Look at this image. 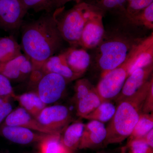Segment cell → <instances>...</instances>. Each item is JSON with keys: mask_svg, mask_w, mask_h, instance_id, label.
Instances as JSON below:
<instances>
[{"mask_svg": "<svg viewBox=\"0 0 153 153\" xmlns=\"http://www.w3.org/2000/svg\"><path fill=\"white\" fill-rule=\"evenodd\" d=\"M63 41L54 13L24 25L22 48L32 61V72L41 71L44 62L61 48Z\"/></svg>", "mask_w": 153, "mask_h": 153, "instance_id": "obj_1", "label": "cell"}, {"mask_svg": "<svg viewBox=\"0 0 153 153\" xmlns=\"http://www.w3.org/2000/svg\"><path fill=\"white\" fill-rule=\"evenodd\" d=\"M153 83L152 75L135 93L118 102L114 115L106 127L104 148L123 142L129 137L142 113L146 96Z\"/></svg>", "mask_w": 153, "mask_h": 153, "instance_id": "obj_2", "label": "cell"}, {"mask_svg": "<svg viewBox=\"0 0 153 153\" xmlns=\"http://www.w3.org/2000/svg\"><path fill=\"white\" fill-rule=\"evenodd\" d=\"M142 39L120 32L108 36L105 33L96 47L97 49L96 60L101 71V77L120 66L132 48Z\"/></svg>", "mask_w": 153, "mask_h": 153, "instance_id": "obj_3", "label": "cell"}, {"mask_svg": "<svg viewBox=\"0 0 153 153\" xmlns=\"http://www.w3.org/2000/svg\"><path fill=\"white\" fill-rule=\"evenodd\" d=\"M95 6L85 2L77 3L73 7L64 11V7L54 12L57 27L64 41L71 47L79 46L82 30L86 22L99 11Z\"/></svg>", "mask_w": 153, "mask_h": 153, "instance_id": "obj_4", "label": "cell"}, {"mask_svg": "<svg viewBox=\"0 0 153 153\" xmlns=\"http://www.w3.org/2000/svg\"><path fill=\"white\" fill-rule=\"evenodd\" d=\"M145 49L142 43L136 44L120 66L101 77L95 88L102 102L114 100L119 94L131 68Z\"/></svg>", "mask_w": 153, "mask_h": 153, "instance_id": "obj_5", "label": "cell"}, {"mask_svg": "<svg viewBox=\"0 0 153 153\" xmlns=\"http://www.w3.org/2000/svg\"><path fill=\"white\" fill-rule=\"evenodd\" d=\"M36 119L46 128L60 134L73 121L70 111L62 105L46 106Z\"/></svg>", "mask_w": 153, "mask_h": 153, "instance_id": "obj_6", "label": "cell"}, {"mask_svg": "<svg viewBox=\"0 0 153 153\" xmlns=\"http://www.w3.org/2000/svg\"><path fill=\"white\" fill-rule=\"evenodd\" d=\"M68 83L59 74L48 73L44 74L38 82L36 92L45 104H52L62 97Z\"/></svg>", "mask_w": 153, "mask_h": 153, "instance_id": "obj_7", "label": "cell"}, {"mask_svg": "<svg viewBox=\"0 0 153 153\" xmlns=\"http://www.w3.org/2000/svg\"><path fill=\"white\" fill-rule=\"evenodd\" d=\"M27 11L21 0H0V25L6 30H17Z\"/></svg>", "mask_w": 153, "mask_h": 153, "instance_id": "obj_8", "label": "cell"}, {"mask_svg": "<svg viewBox=\"0 0 153 153\" xmlns=\"http://www.w3.org/2000/svg\"><path fill=\"white\" fill-rule=\"evenodd\" d=\"M104 12L99 11L85 23L83 28L79 46L83 49H91L97 47L105 34L103 23Z\"/></svg>", "mask_w": 153, "mask_h": 153, "instance_id": "obj_9", "label": "cell"}, {"mask_svg": "<svg viewBox=\"0 0 153 153\" xmlns=\"http://www.w3.org/2000/svg\"><path fill=\"white\" fill-rule=\"evenodd\" d=\"M33 70L32 61L27 55L21 54L8 62L0 64V73L10 81L22 82L30 78Z\"/></svg>", "mask_w": 153, "mask_h": 153, "instance_id": "obj_10", "label": "cell"}, {"mask_svg": "<svg viewBox=\"0 0 153 153\" xmlns=\"http://www.w3.org/2000/svg\"><path fill=\"white\" fill-rule=\"evenodd\" d=\"M107 130L104 123L96 120H90L85 124L78 149L104 148Z\"/></svg>", "mask_w": 153, "mask_h": 153, "instance_id": "obj_11", "label": "cell"}, {"mask_svg": "<svg viewBox=\"0 0 153 153\" xmlns=\"http://www.w3.org/2000/svg\"><path fill=\"white\" fill-rule=\"evenodd\" d=\"M153 70V63L135 70L128 76L120 93L114 100L117 103L133 95L149 79Z\"/></svg>", "mask_w": 153, "mask_h": 153, "instance_id": "obj_12", "label": "cell"}, {"mask_svg": "<svg viewBox=\"0 0 153 153\" xmlns=\"http://www.w3.org/2000/svg\"><path fill=\"white\" fill-rule=\"evenodd\" d=\"M46 134L22 127L0 124V136L18 144L39 143Z\"/></svg>", "mask_w": 153, "mask_h": 153, "instance_id": "obj_13", "label": "cell"}, {"mask_svg": "<svg viewBox=\"0 0 153 153\" xmlns=\"http://www.w3.org/2000/svg\"><path fill=\"white\" fill-rule=\"evenodd\" d=\"M3 124L22 127L41 133L61 134L46 128L41 124L36 118L22 107L13 111L6 117Z\"/></svg>", "mask_w": 153, "mask_h": 153, "instance_id": "obj_14", "label": "cell"}, {"mask_svg": "<svg viewBox=\"0 0 153 153\" xmlns=\"http://www.w3.org/2000/svg\"><path fill=\"white\" fill-rule=\"evenodd\" d=\"M63 53L71 70L81 77L87 71L91 61L90 55L86 49L71 47Z\"/></svg>", "mask_w": 153, "mask_h": 153, "instance_id": "obj_15", "label": "cell"}, {"mask_svg": "<svg viewBox=\"0 0 153 153\" xmlns=\"http://www.w3.org/2000/svg\"><path fill=\"white\" fill-rule=\"evenodd\" d=\"M41 70L44 74L55 73L62 76L68 82L80 78L68 66L63 52L49 57L44 63Z\"/></svg>", "mask_w": 153, "mask_h": 153, "instance_id": "obj_16", "label": "cell"}, {"mask_svg": "<svg viewBox=\"0 0 153 153\" xmlns=\"http://www.w3.org/2000/svg\"><path fill=\"white\" fill-rule=\"evenodd\" d=\"M85 125L81 121H76L67 126L61 134V143L70 152L75 153L78 149Z\"/></svg>", "mask_w": 153, "mask_h": 153, "instance_id": "obj_17", "label": "cell"}, {"mask_svg": "<svg viewBox=\"0 0 153 153\" xmlns=\"http://www.w3.org/2000/svg\"><path fill=\"white\" fill-rule=\"evenodd\" d=\"M13 99L19 102L21 107L36 118L47 105L41 100L36 92L16 94Z\"/></svg>", "mask_w": 153, "mask_h": 153, "instance_id": "obj_18", "label": "cell"}, {"mask_svg": "<svg viewBox=\"0 0 153 153\" xmlns=\"http://www.w3.org/2000/svg\"><path fill=\"white\" fill-rule=\"evenodd\" d=\"M102 102L95 87L83 98L75 103L76 115L84 118L92 112Z\"/></svg>", "mask_w": 153, "mask_h": 153, "instance_id": "obj_19", "label": "cell"}, {"mask_svg": "<svg viewBox=\"0 0 153 153\" xmlns=\"http://www.w3.org/2000/svg\"><path fill=\"white\" fill-rule=\"evenodd\" d=\"M22 47L12 36L0 38V64L22 54Z\"/></svg>", "mask_w": 153, "mask_h": 153, "instance_id": "obj_20", "label": "cell"}, {"mask_svg": "<svg viewBox=\"0 0 153 153\" xmlns=\"http://www.w3.org/2000/svg\"><path fill=\"white\" fill-rule=\"evenodd\" d=\"M61 134H47L39 144V153H71L61 141Z\"/></svg>", "mask_w": 153, "mask_h": 153, "instance_id": "obj_21", "label": "cell"}, {"mask_svg": "<svg viewBox=\"0 0 153 153\" xmlns=\"http://www.w3.org/2000/svg\"><path fill=\"white\" fill-rule=\"evenodd\" d=\"M116 107L111 101H103L92 112L84 117L90 120H96L104 123L112 119Z\"/></svg>", "mask_w": 153, "mask_h": 153, "instance_id": "obj_22", "label": "cell"}, {"mask_svg": "<svg viewBox=\"0 0 153 153\" xmlns=\"http://www.w3.org/2000/svg\"><path fill=\"white\" fill-rule=\"evenodd\" d=\"M153 129V113H142L128 140L140 139Z\"/></svg>", "mask_w": 153, "mask_h": 153, "instance_id": "obj_23", "label": "cell"}, {"mask_svg": "<svg viewBox=\"0 0 153 153\" xmlns=\"http://www.w3.org/2000/svg\"><path fill=\"white\" fill-rule=\"evenodd\" d=\"M129 23L152 30L153 29V3L143 10L132 16L126 17Z\"/></svg>", "mask_w": 153, "mask_h": 153, "instance_id": "obj_24", "label": "cell"}, {"mask_svg": "<svg viewBox=\"0 0 153 153\" xmlns=\"http://www.w3.org/2000/svg\"><path fill=\"white\" fill-rule=\"evenodd\" d=\"M127 0H88L89 4L104 12L116 11L123 15L126 11Z\"/></svg>", "mask_w": 153, "mask_h": 153, "instance_id": "obj_25", "label": "cell"}, {"mask_svg": "<svg viewBox=\"0 0 153 153\" xmlns=\"http://www.w3.org/2000/svg\"><path fill=\"white\" fill-rule=\"evenodd\" d=\"M120 153H153V149L141 138L128 140L126 146L121 148Z\"/></svg>", "mask_w": 153, "mask_h": 153, "instance_id": "obj_26", "label": "cell"}, {"mask_svg": "<svg viewBox=\"0 0 153 153\" xmlns=\"http://www.w3.org/2000/svg\"><path fill=\"white\" fill-rule=\"evenodd\" d=\"M95 87L87 79H77L74 85V94L73 100L74 103L88 94Z\"/></svg>", "mask_w": 153, "mask_h": 153, "instance_id": "obj_27", "label": "cell"}, {"mask_svg": "<svg viewBox=\"0 0 153 153\" xmlns=\"http://www.w3.org/2000/svg\"><path fill=\"white\" fill-rule=\"evenodd\" d=\"M153 3V0H127L125 17L137 13Z\"/></svg>", "mask_w": 153, "mask_h": 153, "instance_id": "obj_28", "label": "cell"}, {"mask_svg": "<svg viewBox=\"0 0 153 153\" xmlns=\"http://www.w3.org/2000/svg\"><path fill=\"white\" fill-rule=\"evenodd\" d=\"M152 63H153V44L150 45L142 53L131 68L129 75L138 68H142Z\"/></svg>", "mask_w": 153, "mask_h": 153, "instance_id": "obj_29", "label": "cell"}, {"mask_svg": "<svg viewBox=\"0 0 153 153\" xmlns=\"http://www.w3.org/2000/svg\"><path fill=\"white\" fill-rule=\"evenodd\" d=\"M27 10L36 11L51 10L54 7V0H21Z\"/></svg>", "mask_w": 153, "mask_h": 153, "instance_id": "obj_30", "label": "cell"}, {"mask_svg": "<svg viewBox=\"0 0 153 153\" xmlns=\"http://www.w3.org/2000/svg\"><path fill=\"white\" fill-rule=\"evenodd\" d=\"M16 95L11 81L0 73V96L13 98Z\"/></svg>", "mask_w": 153, "mask_h": 153, "instance_id": "obj_31", "label": "cell"}, {"mask_svg": "<svg viewBox=\"0 0 153 153\" xmlns=\"http://www.w3.org/2000/svg\"><path fill=\"white\" fill-rule=\"evenodd\" d=\"M10 98L0 96V124L13 111V106L10 101Z\"/></svg>", "mask_w": 153, "mask_h": 153, "instance_id": "obj_32", "label": "cell"}, {"mask_svg": "<svg viewBox=\"0 0 153 153\" xmlns=\"http://www.w3.org/2000/svg\"><path fill=\"white\" fill-rule=\"evenodd\" d=\"M143 113H153V83L151 85L146 96L142 108Z\"/></svg>", "mask_w": 153, "mask_h": 153, "instance_id": "obj_33", "label": "cell"}, {"mask_svg": "<svg viewBox=\"0 0 153 153\" xmlns=\"http://www.w3.org/2000/svg\"><path fill=\"white\" fill-rule=\"evenodd\" d=\"M82 0H54V7L58 9L63 7L64 5L66 4L69 2L74 1L77 3H79Z\"/></svg>", "mask_w": 153, "mask_h": 153, "instance_id": "obj_34", "label": "cell"}, {"mask_svg": "<svg viewBox=\"0 0 153 153\" xmlns=\"http://www.w3.org/2000/svg\"><path fill=\"white\" fill-rule=\"evenodd\" d=\"M143 139L150 147L153 149V129L149 132Z\"/></svg>", "mask_w": 153, "mask_h": 153, "instance_id": "obj_35", "label": "cell"}, {"mask_svg": "<svg viewBox=\"0 0 153 153\" xmlns=\"http://www.w3.org/2000/svg\"><path fill=\"white\" fill-rule=\"evenodd\" d=\"M120 151H111V150H102L98 151L95 153H120Z\"/></svg>", "mask_w": 153, "mask_h": 153, "instance_id": "obj_36", "label": "cell"}, {"mask_svg": "<svg viewBox=\"0 0 153 153\" xmlns=\"http://www.w3.org/2000/svg\"><path fill=\"white\" fill-rule=\"evenodd\" d=\"M5 153H10L9 152H8V151H7V152H6Z\"/></svg>", "mask_w": 153, "mask_h": 153, "instance_id": "obj_37", "label": "cell"}, {"mask_svg": "<svg viewBox=\"0 0 153 153\" xmlns=\"http://www.w3.org/2000/svg\"></svg>", "mask_w": 153, "mask_h": 153, "instance_id": "obj_38", "label": "cell"}]
</instances>
